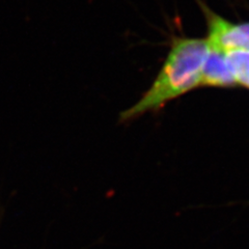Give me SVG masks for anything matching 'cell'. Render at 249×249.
Instances as JSON below:
<instances>
[{"label": "cell", "instance_id": "1", "mask_svg": "<svg viewBox=\"0 0 249 249\" xmlns=\"http://www.w3.org/2000/svg\"><path fill=\"white\" fill-rule=\"evenodd\" d=\"M207 38L175 36L170 51L152 87L138 102L121 114L123 122L155 111L199 87L201 69L208 53Z\"/></svg>", "mask_w": 249, "mask_h": 249}, {"label": "cell", "instance_id": "2", "mask_svg": "<svg viewBox=\"0 0 249 249\" xmlns=\"http://www.w3.org/2000/svg\"><path fill=\"white\" fill-rule=\"evenodd\" d=\"M197 2L207 20L209 46L223 52L249 51V22L231 23L213 12L200 0Z\"/></svg>", "mask_w": 249, "mask_h": 249}, {"label": "cell", "instance_id": "3", "mask_svg": "<svg viewBox=\"0 0 249 249\" xmlns=\"http://www.w3.org/2000/svg\"><path fill=\"white\" fill-rule=\"evenodd\" d=\"M208 53L201 69L199 87L232 88L237 83L233 77L227 53L208 44Z\"/></svg>", "mask_w": 249, "mask_h": 249}, {"label": "cell", "instance_id": "4", "mask_svg": "<svg viewBox=\"0 0 249 249\" xmlns=\"http://www.w3.org/2000/svg\"><path fill=\"white\" fill-rule=\"evenodd\" d=\"M225 53L236 83L249 89V51L231 50Z\"/></svg>", "mask_w": 249, "mask_h": 249}]
</instances>
